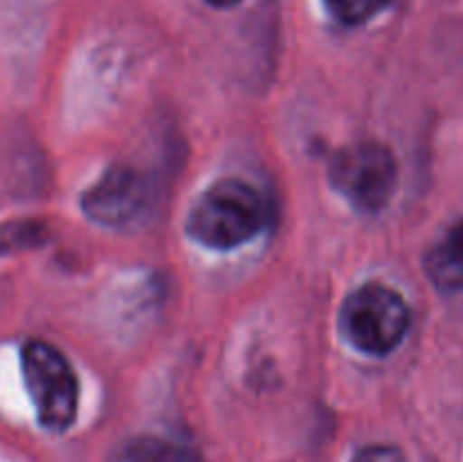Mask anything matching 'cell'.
<instances>
[{
	"label": "cell",
	"instance_id": "1",
	"mask_svg": "<svg viewBox=\"0 0 463 462\" xmlns=\"http://www.w3.org/2000/svg\"><path fill=\"white\" fill-rule=\"evenodd\" d=\"M267 225V204L251 184L222 179L203 190L188 216V234L211 249H235Z\"/></svg>",
	"mask_w": 463,
	"mask_h": 462
},
{
	"label": "cell",
	"instance_id": "2",
	"mask_svg": "<svg viewBox=\"0 0 463 462\" xmlns=\"http://www.w3.org/2000/svg\"><path fill=\"white\" fill-rule=\"evenodd\" d=\"M21 370L39 424L50 433L71 428L80 408V383L68 358L45 340H27Z\"/></svg>",
	"mask_w": 463,
	"mask_h": 462
},
{
	"label": "cell",
	"instance_id": "3",
	"mask_svg": "<svg viewBox=\"0 0 463 462\" xmlns=\"http://www.w3.org/2000/svg\"><path fill=\"white\" fill-rule=\"evenodd\" d=\"M348 342L369 356H387L405 340L411 311L398 290L384 284H366L348 294L339 315Z\"/></svg>",
	"mask_w": 463,
	"mask_h": 462
},
{
	"label": "cell",
	"instance_id": "4",
	"mask_svg": "<svg viewBox=\"0 0 463 462\" xmlns=\"http://www.w3.org/2000/svg\"><path fill=\"white\" fill-rule=\"evenodd\" d=\"M396 172L393 154L373 140L344 148L330 163L335 188L364 213H378L387 207L396 190Z\"/></svg>",
	"mask_w": 463,
	"mask_h": 462
},
{
	"label": "cell",
	"instance_id": "5",
	"mask_svg": "<svg viewBox=\"0 0 463 462\" xmlns=\"http://www.w3.org/2000/svg\"><path fill=\"white\" fill-rule=\"evenodd\" d=\"M149 190L143 177L131 168L116 166L102 175L81 197V208L90 220L109 226H122L140 216Z\"/></svg>",
	"mask_w": 463,
	"mask_h": 462
},
{
	"label": "cell",
	"instance_id": "6",
	"mask_svg": "<svg viewBox=\"0 0 463 462\" xmlns=\"http://www.w3.org/2000/svg\"><path fill=\"white\" fill-rule=\"evenodd\" d=\"M425 274L443 293L463 290V220L446 231L425 256Z\"/></svg>",
	"mask_w": 463,
	"mask_h": 462
},
{
	"label": "cell",
	"instance_id": "7",
	"mask_svg": "<svg viewBox=\"0 0 463 462\" xmlns=\"http://www.w3.org/2000/svg\"><path fill=\"white\" fill-rule=\"evenodd\" d=\"M393 0H324V7L342 25H364L392 7Z\"/></svg>",
	"mask_w": 463,
	"mask_h": 462
},
{
	"label": "cell",
	"instance_id": "8",
	"mask_svg": "<svg viewBox=\"0 0 463 462\" xmlns=\"http://www.w3.org/2000/svg\"><path fill=\"white\" fill-rule=\"evenodd\" d=\"M43 240V226L36 222H9L0 225V256L39 245Z\"/></svg>",
	"mask_w": 463,
	"mask_h": 462
},
{
	"label": "cell",
	"instance_id": "9",
	"mask_svg": "<svg viewBox=\"0 0 463 462\" xmlns=\"http://www.w3.org/2000/svg\"><path fill=\"white\" fill-rule=\"evenodd\" d=\"M351 462H410L405 453L392 444H369L353 456Z\"/></svg>",
	"mask_w": 463,
	"mask_h": 462
},
{
	"label": "cell",
	"instance_id": "10",
	"mask_svg": "<svg viewBox=\"0 0 463 462\" xmlns=\"http://www.w3.org/2000/svg\"><path fill=\"white\" fill-rule=\"evenodd\" d=\"M129 462H176V453L161 442H140L129 451Z\"/></svg>",
	"mask_w": 463,
	"mask_h": 462
},
{
	"label": "cell",
	"instance_id": "11",
	"mask_svg": "<svg viewBox=\"0 0 463 462\" xmlns=\"http://www.w3.org/2000/svg\"><path fill=\"white\" fill-rule=\"evenodd\" d=\"M206 3L217 9H229V7H235V5H240L242 0H206Z\"/></svg>",
	"mask_w": 463,
	"mask_h": 462
}]
</instances>
